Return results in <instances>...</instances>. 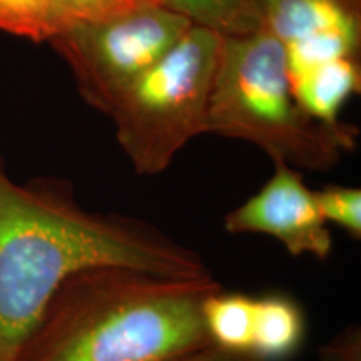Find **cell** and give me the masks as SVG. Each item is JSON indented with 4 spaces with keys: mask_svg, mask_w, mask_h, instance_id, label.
Here are the masks:
<instances>
[{
    "mask_svg": "<svg viewBox=\"0 0 361 361\" xmlns=\"http://www.w3.org/2000/svg\"><path fill=\"white\" fill-rule=\"evenodd\" d=\"M152 2H156V4H159V2H157V0H152ZM159 6H161V4H159Z\"/></svg>",
    "mask_w": 361,
    "mask_h": 361,
    "instance_id": "cell-18",
    "label": "cell"
},
{
    "mask_svg": "<svg viewBox=\"0 0 361 361\" xmlns=\"http://www.w3.org/2000/svg\"><path fill=\"white\" fill-rule=\"evenodd\" d=\"M0 30L35 42L57 34L54 0H0Z\"/></svg>",
    "mask_w": 361,
    "mask_h": 361,
    "instance_id": "cell-13",
    "label": "cell"
},
{
    "mask_svg": "<svg viewBox=\"0 0 361 361\" xmlns=\"http://www.w3.org/2000/svg\"><path fill=\"white\" fill-rule=\"evenodd\" d=\"M178 361H258L255 356L243 355V353H233V351H224L216 346L206 348L200 351V353L188 356V358L178 360Z\"/></svg>",
    "mask_w": 361,
    "mask_h": 361,
    "instance_id": "cell-17",
    "label": "cell"
},
{
    "mask_svg": "<svg viewBox=\"0 0 361 361\" xmlns=\"http://www.w3.org/2000/svg\"><path fill=\"white\" fill-rule=\"evenodd\" d=\"M221 44L223 35L191 25L112 106L117 142L137 174H161L192 137L206 133Z\"/></svg>",
    "mask_w": 361,
    "mask_h": 361,
    "instance_id": "cell-4",
    "label": "cell"
},
{
    "mask_svg": "<svg viewBox=\"0 0 361 361\" xmlns=\"http://www.w3.org/2000/svg\"><path fill=\"white\" fill-rule=\"evenodd\" d=\"M322 361H361V331L351 324L319 350Z\"/></svg>",
    "mask_w": 361,
    "mask_h": 361,
    "instance_id": "cell-16",
    "label": "cell"
},
{
    "mask_svg": "<svg viewBox=\"0 0 361 361\" xmlns=\"http://www.w3.org/2000/svg\"><path fill=\"white\" fill-rule=\"evenodd\" d=\"M255 196L224 218L231 234H266L283 245L291 256H311L324 261L331 256L333 236L319 214L314 194L303 174L281 161Z\"/></svg>",
    "mask_w": 361,
    "mask_h": 361,
    "instance_id": "cell-6",
    "label": "cell"
},
{
    "mask_svg": "<svg viewBox=\"0 0 361 361\" xmlns=\"http://www.w3.org/2000/svg\"><path fill=\"white\" fill-rule=\"evenodd\" d=\"M255 298L245 293H228L221 288L207 296L202 319L211 343L216 348L250 355Z\"/></svg>",
    "mask_w": 361,
    "mask_h": 361,
    "instance_id": "cell-11",
    "label": "cell"
},
{
    "mask_svg": "<svg viewBox=\"0 0 361 361\" xmlns=\"http://www.w3.org/2000/svg\"><path fill=\"white\" fill-rule=\"evenodd\" d=\"M164 6H146L116 19L71 27L49 40L66 59L85 101L109 114L144 72L191 29Z\"/></svg>",
    "mask_w": 361,
    "mask_h": 361,
    "instance_id": "cell-5",
    "label": "cell"
},
{
    "mask_svg": "<svg viewBox=\"0 0 361 361\" xmlns=\"http://www.w3.org/2000/svg\"><path fill=\"white\" fill-rule=\"evenodd\" d=\"M319 214L326 223L340 226L355 241L361 239V189L329 184L313 191Z\"/></svg>",
    "mask_w": 361,
    "mask_h": 361,
    "instance_id": "cell-15",
    "label": "cell"
},
{
    "mask_svg": "<svg viewBox=\"0 0 361 361\" xmlns=\"http://www.w3.org/2000/svg\"><path fill=\"white\" fill-rule=\"evenodd\" d=\"M300 107L322 124L341 123L338 117L346 101L360 92L361 72L356 57H341L291 78Z\"/></svg>",
    "mask_w": 361,
    "mask_h": 361,
    "instance_id": "cell-9",
    "label": "cell"
},
{
    "mask_svg": "<svg viewBox=\"0 0 361 361\" xmlns=\"http://www.w3.org/2000/svg\"><path fill=\"white\" fill-rule=\"evenodd\" d=\"M263 27L281 44L324 32L361 39L360 0H266Z\"/></svg>",
    "mask_w": 361,
    "mask_h": 361,
    "instance_id": "cell-7",
    "label": "cell"
},
{
    "mask_svg": "<svg viewBox=\"0 0 361 361\" xmlns=\"http://www.w3.org/2000/svg\"><path fill=\"white\" fill-rule=\"evenodd\" d=\"M180 13L192 25L231 37L256 32L263 27L266 0H157Z\"/></svg>",
    "mask_w": 361,
    "mask_h": 361,
    "instance_id": "cell-10",
    "label": "cell"
},
{
    "mask_svg": "<svg viewBox=\"0 0 361 361\" xmlns=\"http://www.w3.org/2000/svg\"><path fill=\"white\" fill-rule=\"evenodd\" d=\"M104 264L213 276L196 251L156 226L87 211L61 183H16L0 161V361H17L67 278Z\"/></svg>",
    "mask_w": 361,
    "mask_h": 361,
    "instance_id": "cell-1",
    "label": "cell"
},
{
    "mask_svg": "<svg viewBox=\"0 0 361 361\" xmlns=\"http://www.w3.org/2000/svg\"><path fill=\"white\" fill-rule=\"evenodd\" d=\"M214 276L129 266L80 269L61 284L17 361H178L211 348L202 306Z\"/></svg>",
    "mask_w": 361,
    "mask_h": 361,
    "instance_id": "cell-2",
    "label": "cell"
},
{
    "mask_svg": "<svg viewBox=\"0 0 361 361\" xmlns=\"http://www.w3.org/2000/svg\"><path fill=\"white\" fill-rule=\"evenodd\" d=\"M283 47L291 79L335 59L356 57L360 51V39L346 34L324 32L293 40V42L283 44Z\"/></svg>",
    "mask_w": 361,
    "mask_h": 361,
    "instance_id": "cell-12",
    "label": "cell"
},
{
    "mask_svg": "<svg viewBox=\"0 0 361 361\" xmlns=\"http://www.w3.org/2000/svg\"><path fill=\"white\" fill-rule=\"evenodd\" d=\"M306 338V316L295 298L269 293L255 298L250 355L258 361H288Z\"/></svg>",
    "mask_w": 361,
    "mask_h": 361,
    "instance_id": "cell-8",
    "label": "cell"
},
{
    "mask_svg": "<svg viewBox=\"0 0 361 361\" xmlns=\"http://www.w3.org/2000/svg\"><path fill=\"white\" fill-rule=\"evenodd\" d=\"M206 133L252 142L273 161L311 171L338 164L358 135L353 126L322 124L301 109L283 44L264 27L223 37Z\"/></svg>",
    "mask_w": 361,
    "mask_h": 361,
    "instance_id": "cell-3",
    "label": "cell"
},
{
    "mask_svg": "<svg viewBox=\"0 0 361 361\" xmlns=\"http://www.w3.org/2000/svg\"><path fill=\"white\" fill-rule=\"evenodd\" d=\"M146 6H159V4L152 0H54L57 34L75 25L116 19Z\"/></svg>",
    "mask_w": 361,
    "mask_h": 361,
    "instance_id": "cell-14",
    "label": "cell"
}]
</instances>
